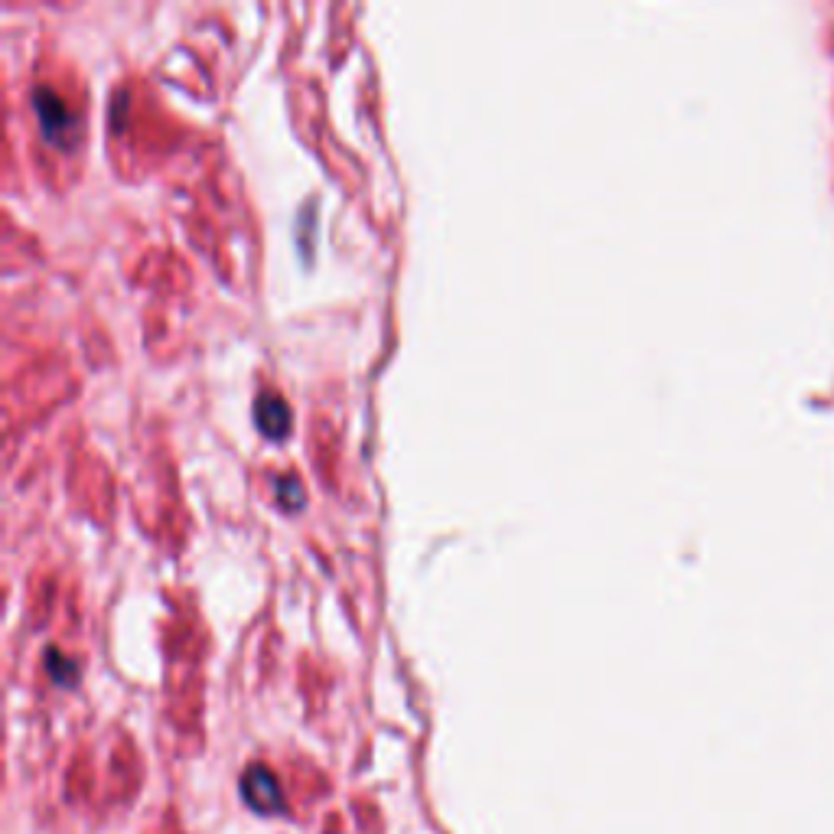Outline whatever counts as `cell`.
<instances>
[{"label": "cell", "mask_w": 834, "mask_h": 834, "mask_svg": "<svg viewBox=\"0 0 834 834\" xmlns=\"http://www.w3.org/2000/svg\"><path fill=\"white\" fill-rule=\"evenodd\" d=\"M33 108H36V118H40V128L49 141H56L62 147H69L72 141V128H75V118L69 105L62 101L53 88H33Z\"/></svg>", "instance_id": "cell-1"}, {"label": "cell", "mask_w": 834, "mask_h": 834, "mask_svg": "<svg viewBox=\"0 0 834 834\" xmlns=\"http://www.w3.org/2000/svg\"><path fill=\"white\" fill-rule=\"evenodd\" d=\"M242 795L245 802L255 808L261 815H277L284 812V795H281V782L271 773L268 766H248L242 776Z\"/></svg>", "instance_id": "cell-2"}, {"label": "cell", "mask_w": 834, "mask_h": 834, "mask_svg": "<svg viewBox=\"0 0 834 834\" xmlns=\"http://www.w3.org/2000/svg\"><path fill=\"white\" fill-rule=\"evenodd\" d=\"M255 421L264 437L281 440L290 434V404L274 391H261L255 398Z\"/></svg>", "instance_id": "cell-3"}, {"label": "cell", "mask_w": 834, "mask_h": 834, "mask_svg": "<svg viewBox=\"0 0 834 834\" xmlns=\"http://www.w3.org/2000/svg\"><path fill=\"white\" fill-rule=\"evenodd\" d=\"M274 492H277V505H281V509H287V512L303 509V486H300V479L294 473L277 476Z\"/></svg>", "instance_id": "cell-4"}, {"label": "cell", "mask_w": 834, "mask_h": 834, "mask_svg": "<svg viewBox=\"0 0 834 834\" xmlns=\"http://www.w3.org/2000/svg\"><path fill=\"white\" fill-rule=\"evenodd\" d=\"M46 668H49V675H53V681H59V685H72L75 662H69L59 649H46Z\"/></svg>", "instance_id": "cell-5"}]
</instances>
